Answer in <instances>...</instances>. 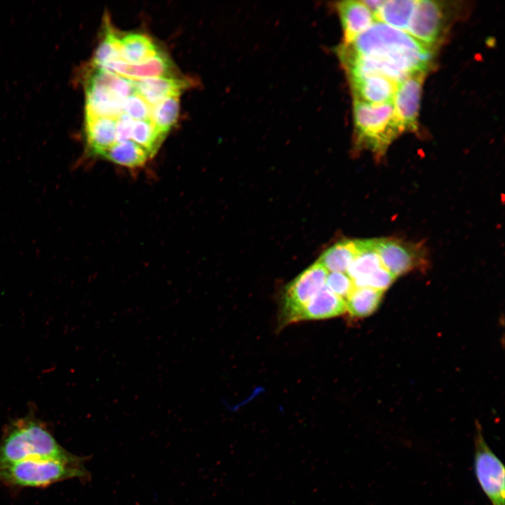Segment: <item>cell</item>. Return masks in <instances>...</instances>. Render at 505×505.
<instances>
[{
  "label": "cell",
  "mask_w": 505,
  "mask_h": 505,
  "mask_svg": "<svg viewBox=\"0 0 505 505\" xmlns=\"http://www.w3.org/2000/svg\"><path fill=\"white\" fill-rule=\"evenodd\" d=\"M396 278V276L382 267L365 278L354 282V285L358 288H370L384 292Z\"/></svg>",
  "instance_id": "obj_27"
},
{
  "label": "cell",
  "mask_w": 505,
  "mask_h": 505,
  "mask_svg": "<svg viewBox=\"0 0 505 505\" xmlns=\"http://www.w3.org/2000/svg\"><path fill=\"white\" fill-rule=\"evenodd\" d=\"M179 97V95L168 96L151 107L150 120L158 130L166 135L178 119Z\"/></svg>",
  "instance_id": "obj_23"
},
{
  "label": "cell",
  "mask_w": 505,
  "mask_h": 505,
  "mask_svg": "<svg viewBox=\"0 0 505 505\" xmlns=\"http://www.w3.org/2000/svg\"><path fill=\"white\" fill-rule=\"evenodd\" d=\"M151 107L140 95L135 93L125 99L123 113L135 121L150 119Z\"/></svg>",
  "instance_id": "obj_26"
},
{
  "label": "cell",
  "mask_w": 505,
  "mask_h": 505,
  "mask_svg": "<svg viewBox=\"0 0 505 505\" xmlns=\"http://www.w3.org/2000/svg\"><path fill=\"white\" fill-rule=\"evenodd\" d=\"M354 121L358 144L370 149L377 157L383 156L403 132L392 102L373 105L354 100Z\"/></svg>",
  "instance_id": "obj_3"
},
{
  "label": "cell",
  "mask_w": 505,
  "mask_h": 505,
  "mask_svg": "<svg viewBox=\"0 0 505 505\" xmlns=\"http://www.w3.org/2000/svg\"><path fill=\"white\" fill-rule=\"evenodd\" d=\"M325 286L344 300L355 288L348 274L342 272L328 273Z\"/></svg>",
  "instance_id": "obj_28"
},
{
  "label": "cell",
  "mask_w": 505,
  "mask_h": 505,
  "mask_svg": "<svg viewBox=\"0 0 505 505\" xmlns=\"http://www.w3.org/2000/svg\"><path fill=\"white\" fill-rule=\"evenodd\" d=\"M383 265L375 250V239L360 240V250L346 274L353 283L365 278Z\"/></svg>",
  "instance_id": "obj_21"
},
{
  "label": "cell",
  "mask_w": 505,
  "mask_h": 505,
  "mask_svg": "<svg viewBox=\"0 0 505 505\" xmlns=\"http://www.w3.org/2000/svg\"><path fill=\"white\" fill-rule=\"evenodd\" d=\"M383 293V291L370 288L355 287L345 299L346 311L351 317L368 316L377 309Z\"/></svg>",
  "instance_id": "obj_22"
},
{
  "label": "cell",
  "mask_w": 505,
  "mask_h": 505,
  "mask_svg": "<svg viewBox=\"0 0 505 505\" xmlns=\"http://www.w3.org/2000/svg\"><path fill=\"white\" fill-rule=\"evenodd\" d=\"M74 455L60 445L45 423L32 415L10 422L0 440V465L32 458L68 459Z\"/></svg>",
  "instance_id": "obj_1"
},
{
  "label": "cell",
  "mask_w": 505,
  "mask_h": 505,
  "mask_svg": "<svg viewBox=\"0 0 505 505\" xmlns=\"http://www.w3.org/2000/svg\"><path fill=\"white\" fill-rule=\"evenodd\" d=\"M337 8L343 29L344 44L351 43L375 22L372 13L362 1H339Z\"/></svg>",
  "instance_id": "obj_13"
},
{
  "label": "cell",
  "mask_w": 505,
  "mask_h": 505,
  "mask_svg": "<svg viewBox=\"0 0 505 505\" xmlns=\"http://www.w3.org/2000/svg\"><path fill=\"white\" fill-rule=\"evenodd\" d=\"M354 100L379 105L392 102L397 83L380 75L350 79Z\"/></svg>",
  "instance_id": "obj_12"
},
{
  "label": "cell",
  "mask_w": 505,
  "mask_h": 505,
  "mask_svg": "<svg viewBox=\"0 0 505 505\" xmlns=\"http://www.w3.org/2000/svg\"><path fill=\"white\" fill-rule=\"evenodd\" d=\"M100 68L113 72L130 80H140L154 77H168L172 69V64L168 56L159 51L152 58L140 63L132 64L123 60H116Z\"/></svg>",
  "instance_id": "obj_11"
},
{
  "label": "cell",
  "mask_w": 505,
  "mask_h": 505,
  "mask_svg": "<svg viewBox=\"0 0 505 505\" xmlns=\"http://www.w3.org/2000/svg\"><path fill=\"white\" fill-rule=\"evenodd\" d=\"M135 93L140 95L150 106L164 98L180 95L189 84L186 80L171 77H154L140 80H132Z\"/></svg>",
  "instance_id": "obj_16"
},
{
  "label": "cell",
  "mask_w": 505,
  "mask_h": 505,
  "mask_svg": "<svg viewBox=\"0 0 505 505\" xmlns=\"http://www.w3.org/2000/svg\"><path fill=\"white\" fill-rule=\"evenodd\" d=\"M359 250L360 240L342 241L325 250L318 262L328 271L346 273Z\"/></svg>",
  "instance_id": "obj_17"
},
{
  "label": "cell",
  "mask_w": 505,
  "mask_h": 505,
  "mask_svg": "<svg viewBox=\"0 0 505 505\" xmlns=\"http://www.w3.org/2000/svg\"><path fill=\"white\" fill-rule=\"evenodd\" d=\"M327 269L318 261L299 274L285 288L281 325L295 322L304 306L325 285Z\"/></svg>",
  "instance_id": "obj_6"
},
{
  "label": "cell",
  "mask_w": 505,
  "mask_h": 505,
  "mask_svg": "<svg viewBox=\"0 0 505 505\" xmlns=\"http://www.w3.org/2000/svg\"><path fill=\"white\" fill-rule=\"evenodd\" d=\"M345 311V300L324 286L300 310L295 322L330 318Z\"/></svg>",
  "instance_id": "obj_14"
},
{
  "label": "cell",
  "mask_w": 505,
  "mask_h": 505,
  "mask_svg": "<svg viewBox=\"0 0 505 505\" xmlns=\"http://www.w3.org/2000/svg\"><path fill=\"white\" fill-rule=\"evenodd\" d=\"M340 48L354 55L381 57L430 50L408 33L380 22H375L351 43Z\"/></svg>",
  "instance_id": "obj_4"
},
{
  "label": "cell",
  "mask_w": 505,
  "mask_h": 505,
  "mask_svg": "<svg viewBox=\"0 0 505 505\" xmlns=\"http://www.w3.org/2000/svg\"><path fill=\"white\" fill-rule=\"evenodd\" d=\"M86 152L90 156L101 154L116 142L115 119L104 117L85 118Z\"/></svg>",
  "instance_id": "obj_15"
},
{
  "label": "cell",
  "mask_w": 505,
  "mask_h": 505,
  "mask_svg": "<svg viewBox=\"0 0 505 505\" xmlns=\"http://www.w3.org/2000/svg\"><path fill=\"white\" fill-rule=\"evenodd\" d=\"M116 60H121L119 36L107 26L104 38L94 52L90 65L102 67L106 64Z\"/></svg>",
  "instance_id": "obj_25"
},
{
  "label": "cell",
  "mask_w": 505,
  "mask_h": 505,
  "mask_svg": "<svg viewBox=\"0 0 505 505\" xmlns=\"http://www.w3.org/2000/svg\"><path fill=\"white\" fill-rule=\"evenodd\" d=\"M133 122V119L126 114H119L115 119L116 142L130 140Z\"/></svg>",
  "instance_id": "obj_29"
},
{
  "label": "cell",
  "mask_w": 505,
  "mask_h": 505,
  "mask_svg": "<svg viewBox=\"0 0 505 505\" xmlns=\"http://www.w3.org/2000/svg\"><path fill=\"white\" fill-rule=\"evenodd\" d=\"M426 73L415 72L397 83L392 103L396 117L403 131L417 128L422 87Z\"/></svg>",
  "instance_id": "obj_9"
},
{
  "label": "cell",
  "mask_w": 505,
  "mask_h": 505,
  "mask_svg": "<svg viewBox=\"0 0 505 505\" xmlns=\"http://www.w3.org/2000/svg\"><path fill=\"white\" fill-rule=\"evenodd\" d=\"M85 118L104 117L116 119L123 113L125 99L109 88L85 81Z\"/></svg>",
  "instance_id": "obj_10"
},
{
  "label": "cell",
  "mask_w": 505,
  "mask_h": 505,
  "mask_svg": "<svg viewBox=\"0 0 505 505\" xmlns=\"http://www.w3.org/2000/svg\"><path fill=\"white\" fill-rule=\"evenodd\" d=\"M375 247L383 267L396 278L426 264V252L416 243L378 238Z\"/></svg>",
  "instance_id": "obj_8"
},
{
  "label": "cell",
  "mask_w": 505,
  "mask_h": 505,
  "mask_svg": "<svg viewBox=\"0 0 505 505\" xmlns=\"http://www.w3.org/2000/svg\"><path fill=\"white\" fill-rule=\"evenodd\" d=\"M85 457L68 459L32 458L0 465V485L11 487H44L79 478L89 480Z\"/></svg>",
  "instance_id": "obj_2"
},
{
  "label": "cell",
  "mask_w": 505,
  "mask_h": 505,
  "mask_svg": "<svg viewBox=\"0 0 505 505\" xmlns=\"http://www.w3.org/2000/svg\"><path fill=\"white\" fill-rule=\"evenodd\" d=\"M474 472L492 505H504V466L486 443L477 424L474 438Z\"/></svg>",
  "instance_id": "obj_5"
},
{
  "label": "cell",
  "mask_w": 505,
  "mask_h": 505,
  "mask_svg": "<svg viewBox=\"0 0 505 505\" xmlns=\"http://www.w3.org/2000/svg\"><path fill=\"white\" fill-rule=\"evenodd\" d=\"M166 134L161 133L150 119L134 121L130 138L153 156Z\"/></svg>",
  "instance_id": "obj_24"
},
{
  "label": "cell",
  "mask_w": 505,
  "mask_h": 505,
  "mask_svg": "<svg viewBox=\"0 0 505 505\" xmlns=\"http://www.w3.org/2000/svg\"><path fill=\"white\" fill-rule=\"evenodd\" d=\"M119 46L121 60L132 64L144 62L159 52L149 36L140 33L119 36Z\"/></svg>",
  "instance_id": "obj_18"
},
{
  "label": "cell",
  "mask_w": 505,
  "mask_h": 505,
  "mask_svg": "<svg viewBox=\"0 0 505 505\" xmlns=\"http://www.w3.org/2000/svg\"><path fill=\"white\" fill-rule=\"evenodd\" d=\"M417 2L415 0L384 1L374 15L375 20L385 22L398 29H407Z\"/></svg>",
  "instance_id": "obj_20"
},
{
  "label": "cell",
  "mask_w": 505,
  "mask_h": 505,
  "mask_svg": "<svg viewBox=\"0 0 505 505\" xmlns=\"http://www.w3.org/2000/svg\"><path fill=\"white\" fill-rule=\"evenodd\" d=\"M446 11L443 1H417L408 32L431 50L438 44L444 33L447 23Z\"/></svg>",
  "instance_id": "obj_7"
},
{
  "label": "cell",
  "mask_w": 505,
  "mask_h": 505,
  "mask_svg": "<svg viewBox=\"0 0 505 505\" xmlns=\"http://www.w3.org/2000/svg\"><path fill=\"white\" fill-rule=\"evenodd\" d=\"M362 1L372 13L373 15L384 2L383 0H363Z\"/></svg>",
  "instance_id": "obj_30"
},
{
  "label": "cell",
  "mask_w": 505,
  "mask_h": 505,
  "mask_svg": "<svg viewBox=\"0 0 505 505\" xmlns=\"http://www.w3.org/2000/svg\"><path fill=\"white\" fill-rule=\"evenodd\" d=\"M109 161L128 168H139L151 158L148 152L138 144L128 140L115 142L100 156Z\"/></svg>",
  "instance_id": "obj_19"
}]
</instances>
